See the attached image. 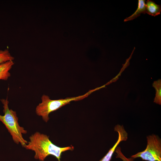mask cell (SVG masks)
I'll return each instance as SVG.
<instances>
[{
    "mask_svg": "<svg viewBox=\"0 0 161 161\" xmlns=\"http://www.w3.org/2000/svg\"><path fill=\"white\" fill-rule=\"evenodd\" d=\"M30 141L24 146L27 150L33 151L35 152L34 158L40 161H44L49 155L55 157L58 161H61L62 153L74 149L72 146L61 147L53 144L47 135L36 132L29 137Z\"/></svg>",
    "mask_w": 161,
    "mask_h": 161,
    "instance_id": "1",
    "label": "cell"
},
{
    "mask_svg": "<svg viewBox=\"0 0 161 161\" xmlns=\"http://www.w3.org/2000/svg\"><path fill=\"white\" fill-rule=\"evenodd\" d=\"M1 101L3 105L4 115L0 114V121L5 125L14 142L24 147L28 142L24 138L22 135L26 134L27 131L19 125L16 112L9 108L7 98L1 99Z\"/></svg>",
    "mask_w": 161,
    "mask_h": 161,
    "instance_id": "2",
    "label": "cell"
},
{
    "mask_svg": "<svg viewBox=\"0 0 161 161\" xmlns=\"http://www.w3.org/2000/svg\"><path fill=\"white\" fill-rule=\"evenodd\" d=\"M97 89L98 88H97L89 90L85 94L77 97H67L65 99L58 100H51L48 95H43L41 97V102L36 108L35 112L38 115L41 117L43 120L47 123L49 119V115L51 112L69 104L72 101L82 100Z\"/></svg>",
    "mask_w": 161,
    "mask_h": 161,
    "instance_id": "3",
    "label": "cell"
},
{
    "mask_svg": "<svg viewBox=\"0 0 161 161\" xmlns=\"http://www.w3.org/2000/svg\"><path fill=\"white\" fill-rule=\"evenodd\" d=\"M146 148L143 151L132 155L133 159L140 158L146 161H161V139L158 136L153 134L146 137Z\"/></svg>",
    "mask_w": 161,
    "mask_h": 161,
    "instance_id": "4",
    "label": "cell"
},
{
    "mask_svg": "<svg viewBox=\"0 0 161 161\" xmlns=\"http://www.w3.org/2000/svg\"><path fill=\"white\" fill-rule=\"evenodd\" d=\"M114 131L118 133V138L117 141L105 155L99 161H110L116 148L120 143L127 140L128 134L123 127L120 126L117 127L115 129Z\"/></svg>",
    "mask_w": 161,
    "mask_h": 161,
    "instance_id": "5",
    "label": "cell"
},
{
    "mask_svg": "<svg viewBox=\"0 0 161 161\" xmlns=\"http://www.w3.org/2000/svg\"><path fill=\"white\" fill-rule=\"evenodd\" d=\"M14 64L13 61H9L0 64V80H8L11 76L10 71Z\"/></svg>",
    "mask_w": 161,
    "mask_h": 161,
    "instance_id": "6",
    "label": "cell"
},
{
    "mask_svg": "<svg viewBox=\"0 0 161 161\" xmlns=\"http://www.w3.org/2000/svg\"><path fill=\"white\" fill-rule=\"evenodd\" d=\"M146 13L151 16H155L160 14L161 6L153 1L148 0L145 1Z\"/></svg>",
    "mask_w": 161,
    "mask_h": 161,
    "instance_id": "7",
    "label": "cell"
},
{
    "mask_svg": "<svg viewBox=\"0 0 161 161\" xmlns=\"http://www.w3.org/2000/svg\"><path fill=\"white\" fill-rule=\"evenodd\" d=\"M145 1L144 0H138V6L135 11L131 16L126 18L124 22L132 20L140 16L142 13H146Z\"/></svg>",
    "mask_w": 161,
    "mask_h": 161,
    "instance_id": "8",
    "label": "cell"
},
{
    "mask_svg": "<svg viewBox=\"0 0 161 161\" xmlns=\"http://www.w3.org/2000/svg\"><path fill=\"white\" fill-rule=\"evenodd\" d=\"M14 58L8 49L0 50V64L9 61H13Z\"/></svg>",
    "mask_w": 161,
    "mask_h": 161,
    "instance_id": "9",
    "label": "cell"
},
{
    "mask_svg": "<svg viewBox=\"0 0 161 161\" xmlns=\"http://www.w3.org/2000/svg\"><path fill=\"white\" fill-rule=\"evenodd\" d=\"M153 86L156 90V95L154 102L159 105H161V80H159L154 82Z\"/></svg>",
    "mask_w": 161,
    "mask_h": 161,
    "instance_id": "10",
    "label": "cell"
},
{
    "mask_svg": "<svg viewBox=\"0 0 161 161\" xmlns=\"http://www.w3.org/2000/svg\"><path fill=\"white\" fill-rule=\"evenodd\" d=\"M116 158L120 159L122 161H134V159L130 157H127L122 153L120 147L117 146L115 151Z\"/></svg>",
    "mask_w": 161,
    "mask_h": 161,
    "instance_id": "11",
    "label": "cell"
}]
</instances>
